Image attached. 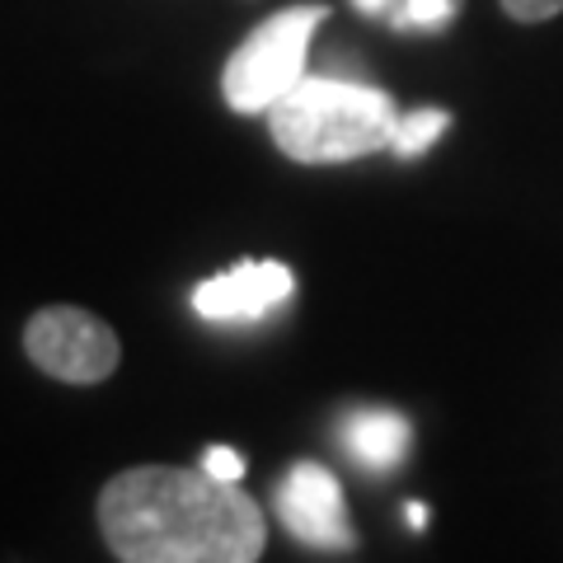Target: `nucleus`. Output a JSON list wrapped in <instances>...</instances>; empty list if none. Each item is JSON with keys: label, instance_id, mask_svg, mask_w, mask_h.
Returning a JSON list of instances; mask_svg holds the SVG:
<instances>
[{"label": "nucleus", "instance_id": "8", "mask_svg": "<svg viewBox=\"0 0 563 563\" xmlns=\"http://www.w3.org/2000/svg\"><path fill=\"white\" fill-rule=\"evenodd\" d=\"M451 128V113L446 109H413V113H404L395 122V155H404V161H418L428 146H437L442 141V132Z\"/></svg>", "mask_w": 563, "mask_h": 563}, {"label": "nucleus", "instance_id": "10", "mask_svg": "<svg viewBox=\"0 0 563 563\" xmlns=\"http://www.w3.org/2000/svg\"><path fill=\"white\" fill-rule=\"evenodd\" d=\"M202 470L217 474V479H225V484H240L244 479V455L231 451V446H207L202 451Z\"/></svg>", "mask_w": 563, "mask_h": 563}, {"label": "nucleus", "instance_id": "4", "mask_svg": "<svg viewBox=\"0 0 563 563\" xmlns=\"http://www.w3.org/2000/svg\"><path fill=\"white\" fill-rule=\"evenodd\" d=\"M24 352L43 376L66 385H99L118 372L122 343L99 314L80 306H43L24 329Z\"/></svg>", "mask_w": 563, "mask_h": 563}, {"label": "nucleus", "instance_id": "3", "mask_svg": "<svg viewBox=\"0 0 563 563\" xmlns=\"http://www.w3.org/2000/svg\"><path fill=\"white\" fill-rule=\"evenodd\" d=\"M329 20L324 5H291L268 14L221 70V95L235 113H268L273 103L306 80L314 29Z\"/></svg>", "mask_w": 563, "mask_h": 563}, {"label": "nucleus", "instance_id": "7", "mask_svg": "<svg viewBox=\"0 0 563 563\" xmlns=\"http://www.w3.org/2000/svg\"><path fill=\"white\" fill-rule=\"evenodd\" d=\"M347 451L352 461H362L366 470H395L409 455V418L395 409H357L347 418Z\"/></svg>", "mask_w": 563, "mask_h": 563}, {"label": "nucleus", "instance_id": "11", "mask_svg": "<svg viewBox=\"0 0 563 563\" xmlns=\"http://www.w3.org/2000/svg\"><path fill=\"white\" fill-rule=\"evenodd\" d=\"M503 10H507V20H517V24H544L563 10V0H503Z\"/></svg>", "mask_w": 563, "mask_h": 563}, {"label": "nucleus", "instance_id": "6", "mask_svg": "<svg viewBox=\"0 0 563 563\" xmlns=\"http://www.w3.org/2000/svg\"><path fill=\"white\" fill-rule=\"evenodd\" d=\"M296 291V277L287 263L277 258H244L235 268L207 277L192 291V310L202 320H258V314L277 310Z\"/></svg>", "mask_w": 563, "mask_h": 563}, {"label": "nucleus", "instance_id": "12", "mask_svg": "<svg viewBox=\"0 0 563 563\" xmlns=\"http://www.w3.org/2000/svg\"><path fill=\"white\" fill-rule=\"evenodd\" d=\"M404 521H409L413 531H422V526H428V507H422V503H409V507H404Z\"/></svg>", "mask_w": 563, "mask_h": 563}, {"label": "nucleus", "instance_id": "13", "mask_svg": "<svg viewBox=\"0 0 563 563\" xmlns=\"http://www.w3.org/2000/svg\"><path fill=\"white\" fill-rule=\"evenodd\" d=\"M390 5H395V0H357V10H366V14H385Z\"/></svg>", "mask_w": 563, "mask_h": 563}, {"label": "nucleus", "instance_id": "1", "mask_svg": "<svg viewBox=\"0 0 563 563\" xmlns=\"http://www.w3.org/2000/svg\"><path fill=\"white\" fill-rule=\"evenodd\" d=\"M99 531L128 563H254L268 544L250 493L179 465L113 474L99 493Z\"/></svg>", "mask_w": 563, "mask_h": 563}, {"label": "nucleus", "instance_id": "2", "mask_svg": "<svg viewBox=\"0 0 563 563\" xmlns=\"http://www.w3.org/2000/svg\"><path fill=\"white\" fill-rule=\"evenodd\" d=\"M395 122L390 95L329 76H306L268 109L277 151L296 165H343L376 155L395 141Z\"/></svg>", "mask_w": 563, "mask_h": 563}, {"label": "nucleus", "instance_id": "9", "mask_svg": "<svg viewBox=\"0 0 563 563\" xmlns=\"http://www.w3.org/2000/svg\"><path fill=\"white\" fill-rule=\"evenodd\" d=\"M455 20V0H404L399 20L404 29H442Z\"/></svg>", "mask_w": 563, "mask_h": 563}, {"label": "nucleus", "instance_id": "5", "mask_svg": "<svg viewBox=\"0 0 563 563\" xmlns=\"http://www.w3.org/2000/svg\"><path fill=\"white\" fill-rule=\"evenodd\" d=\"M277 517L310 550H352V540H357L347 521L343 484L314 461L291 465L287 479L277 484Z\"/></svg>", "mask_w": 563, "mask_h": 563}]
</instances>
